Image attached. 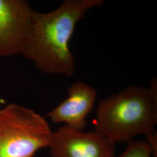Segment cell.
I'll return each mask as SVG.
<instances>
[{
	"label": "cell",
	"instance_id": "6da1fadb",
	"mask_svg": "<svg viewBox=\"0 0 157 157\" xmlns=\"http://www.w3.org/2000/svg\"><path fill=\"white\" fill-rule=\"evenodd\" d=\"M104 3V0H65L53 11H34L32 28L22 56L42 73L72 76L76 67L69 42L75 29L87 12Z\"/></svg>",
	"mask_w": 157,
	"mask_h": 157
},
{
	"label": "cell",
	"instance_id": "7a4b0ae2",
	"mask_svg": "<svg viewBox=\"0 0 157 157\" xmlns=\"http://www.w3.org/2000/svg\"><path fill=\"white\" fill-rule=\"evenodd\" d=\"M96 114L95 131L115 143L151 135L157 124V78H152L149 88L131 86L101 100Z\"/></svg>",
	"mask_w": 157,
	"mask_h": 157
},
{
	"label": "cell",
	"instance_id": "3957f363",
	"mask_svg": "<svg viewBox=\"0 0 157 157\" xmlns=\"http://www.w3.org/2000/svg\"><path fill=\"white\" fill-rule=\"evenodd\" d=\"M52 132L32 109L11 103L0 109V157H33L48 147Z\"/></svg>",
	"mask_w": 157,
	"mask_h": 157
},
{
	"label": "cell",
	"instance_id": "277c9868",
	"mask_svg": "<svg viewBox=\"0 0 157 157\" xmlns=\"http://www.w3.org/2000/svg\"><path fill=\"white\" fill-rule=\"evenodd\" d=\"M115 144L97 131L83 132L65 124L52 132L50 157H115Z\"/></svg>",
	"mask_w": 157,
	"mask_h": 157
},
{
	"label": "cell",
	"instance_id": "5b68a950",
	"mask_svg": "<svg viewBox=\"0 0 157 157\" xmlns=\"http://www.w3.org/2000/svg\"><path fill=\"white\" fill-rule=\"evenodd\" d=\"M34 11L27 1L0 0V56H22Z\"/></svg>",
	"mask_w": 157,
	"mask_h": 157
},
{
	"label": "cell",
	"instance_id": "8992f818",
	"mask_svg": "<svg viewBox=\"0 0 157 157\" xmlns=\"http://www.w3.org/2000/svg\"><path fill=\"white\" fill-rule=\"evenodd\" d=\"M66 100L47 113L54 123H65L71 129L82 131L87 124L86 117L92 110L97 91L83 82H75L68 89Z\"/></svg>",
	"mask_w": 157,
	"mask_h": 157
},
{
	"label": "cell",
	"instance_id": "52a82bcc",
	"mask_svg": "<svg viewBox=\"0 0 157 157\" xmlns=\"http://www.w3.org/2000/svg\"><path fill=\"white\" fill-rule=\"evenodd\" d=\"M151 155L150 148L146 141L132 140L119 157H151Z\"/></svg>",
	"mask_w": 157,
	"mask_h": 157
},
{
	"label": "cell",
	"instance_id": "ba28073f",
	"mask_svg": "<svg viewBox=\"0 0 157 157\" xmlns=\"http://www.w3.org/2000/svg\"><path fill=\"white\" fill-rule=\"evenodd\" d=\"M150 148L151 154L154 157L157 156V133L155 131L151 135L147 136L146 141Z\"/></svg>",
	"mask_w": 157,
	"mask_h": 157
}]
</instances>
